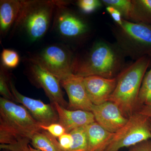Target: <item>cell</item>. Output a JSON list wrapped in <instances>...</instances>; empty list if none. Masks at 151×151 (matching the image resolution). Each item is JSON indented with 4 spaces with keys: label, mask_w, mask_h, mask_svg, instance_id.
<instances>
[{
    "label": "cell",
    "mask_w": 151,
    "mask_h": 151,
    "mask_svg": "<svg viewBox=\"0 0 151 151\" xmlns=\"http://www.w3.org/2000/svg\"><path fill=\"white\" fill-rule=\"evenodd\" d=\"M125 57L116 43L98 41L84 55L74 58L72 73L82 77L115 78L126 67Z\"/></svg>",
    "instance_id": "1"
},
{
    "label": "cell",
    "mask_w": 151,
    "mask_h": 151,
    "mask_svg": "<svg viewBox=\"0 0 151 151\" xmlns=\"http://www.w3.org/2000/svg\"><path fill=\"white\" fill-rule=\"evenodd\" d=\"M40 124L23 105L0 98V143L9 145L25 140L30 141L41 130Z\"/></svg>",
    "instance_id": "2"
},
{
    "label": "cell",
    "mask_w": 151,
    "mask_h": 151,
    "mask_svg": "<svg viewBox=\"0 0 151 151\" xmlns=\"http://www.w3.org/2000/svg\"><path fill=\"white\" fill-rule=\"evenodd\" d=\"M151 64L150 57H143L124 68L116 77V87L109 101L115 103L128 119L137 111L142 82Z\"/></svg>",
    "instance_id": "3"
},
{
    "label": "cell",
    "mask_w": 151,
    "mask_h": 151,
    "mask_svg": "<svg viewBox=\"0 0 151 151\" xmlns=\"http://www.w3.org/2000/svg\"><path fill=\"white\" fill-rule=\"evenodd\" d=\"M116 44L126 57L136 60L144 56L151 58V25L123 19L122 26L112 29Z\"/></svg>",
    "instance_id": "4"
},
{
    "label": "cell",
    "mask_w": 151,
    "mask_h": 151,
    "mask_svg": "<svg viewBox=\"0 0 151 151\" xmlns=\"http://www.w3.org/2000/svg\"><path fill=\"white\" fill-rule=\"evenodd\" d=\"M58 1H25L15 27L23 31L31 42L43 37L48 30Z\"/></svg>",
    "instance_id": "5"
},
{
    "label": "cell",
    "mask_w": 151,
    "mask_h": 151,
    "mask_svg": "<svg viewBox=\"0 0 151 151\" xmlns=\"http://www.w3.org/2000/svg\"><path fill=\"white\" fill-rule=\"evenodd\" d=\"M150 118L137 111L130 116L126 124L115 133L105 151H119L138 143L151 139Z\"/></svg>",
    "instance_id": "6"
},
{
    "label": "cell",
    "mask_w": 151,
    "mask_h": 151,
    "mask_svg": "<svg viewBox=\"0 0 151 151\" xmlns=\"http://www.w3.org/2000/svg\"><path fill=\"white\" fill-rule=\"evenodd\" d=\"M74 58L65 47L54 44L46 47L31 58L60 81L73 73Z\"/></svg>",
    "instance_id": "7"
},
{
    "label": "cell",
    "mask_w": 151,
    "mask_h": 151,
    "mask_svg": "<svg viewBox=\"0 0 151 151\" xmlns=\"http://www.w3.org/2000/svg\"><path fill=\"white\" fill-rule=\"evenodd\" d=\"M65 2L58 1L54 13V25L63 37L76 39L85 37L90 28L83 18L65 6Z\"/></svg>",
    "instance_id": "8"
},
{
    "label": "cell",
    "mask_w": 151,
    "mask_h": 151,
    "mask_svg": "<svg viewBox=\"0 0 151 151\" xmlns=\"http://www.w3.org/2000/svg\"><path fill=\"white\" fill-rule=\"evenodd\" d=\"M28 62L29 76L33 83L43 89L51 104L57 103L67 108L68 103L63 97L59 79L31 58H29Z\"/></svg>",
    "instance_id": "9"
},
{
    "label": "cell",
    "mask_w": 151,
    "mask_h": 151,
    "mask_svg": "<svg viewBox=\"0 0 151 151\" xmlns=\"http://www.w3.org/2000/svg\"><path fill=\"white\" fill-rule=\"evenodd\" d=\"M10 87L15 101L21 103L40 125L48 126L58 123V116L53 104H47L41 100L26 97L17 90L13 82L10 81Z\"/></svg>",
    "instance_id": "10"
},
{
    "label": "cell",
    "mask_w": 151,
    "mask_h": 151,
    "mask_svg": "<svg viewBox=\"0 0 151 151\" xmlns=\"http://www.w3.org/2000/svg\"><path fill=\"white\" fill-rule=\"evenodd\" d=\"M60 83L69 99L68 109L92 112L93 105L86 92L84 77L71 73L60 80Z\"/></svg>",
    "instance_id": "11"
},
{
    "label": "cell",
    "mask_w": 151,
    "mask_h": 151,
    "mask_svg": "<svg viewBox=\"0 0 151 151\" xmlns=\"http://www.w3.org/2000/svg\"><path fill=\"white\" fill-rule=\"evenodd\" d=\"M92 113L95 122L104 129L115 134L124 127L128 121L115 103L108 101L92 106Z\"/></svg>",
    "instance_id": "12"
},
{
    "label": "cell",
    "mask_w": 151,
    "mask_h": 151,
    "mask_svg": "<svg viewBox=\"0 0 151 151\" xmlns=\"http://www.w3.org/2000/svg\"><path fill=\"white\" fill-rule=\"evenodd\" d=\"M86 92L93 105H101L109 101L117 84V78H107L92 76L84 77Z\"/></svg>",
    "instance_id": "13"
},
{
    "label": "cell",
    "mask_w": 151,
    "mask_h": 151,
    "mask_svg": "<svg viewBox=\"0 0 151 151\" xmlns=\"http://www.w3.org/2000/svg\"><path fill=\"white\" fill-rule=\"evenodd\" d=\"M53 104L58 116V123L65 128L66 133L85 127L95 122L92 112L82 110H70L57 103Z\"/></svg>",
    "instance_id": "14"
},
{
    "label": "cell",
    "mask_w": 151,
    "mask_h": 151,
    "mask_svg": "<svg viewBox=\"0 0 151 151\" xmlns=\"http://www.w3.org/2000/svg\"><path fill=\"white\" fill-rule=\"evenodd\" d=\"M24 1L23 0L0 1V30L2 35H5L15 24Z\"/></svg>",
    "instance_id": "15"
},
{
    "label": "cell",
    "mask_w": 151,
    "mask_h": 151,
    "mask_svg": "<svg viewBox=\"0 0 151 151\" xmlns=\"http://www.w3.org/2000/svg\"><path fill=\"white\" fill-rule=\"evenodd\" d=\"M88 148L87 151H105L114 134L104 129L96 122L86 127Z\"/></svg>",
    "instance_id": "16"
},
{
    "label": "cell",
    "mask_w": 151,
    "mask_h": 151,
    "mask_svg": "<svg viewBox=\"0 0 151 151\" xmlns=\"http://www.w3.org/2000/svg\"><path fill=\"white\" fill-rule=\"evenodd\" d=\"M30 143L35 148L41 151H64L56 138L43 130L33 135Z\"/></svg>",
    "instance_id": "17"
},
{
    "label": "cell",
    "mask_w": 151,
    "mask_h": 151,
    "mask_svg": "<svg viewBox=\"0 0 151 151\" xmlns=\"http://www.w3.org/2000/svg\"><path fill=\"white\" fill-rule=\"evenodd\" d=\"M130 21L151 25V0H132Z\"/></svg>",
    "instance_id": "18"
},
{
    "label": "cell",
    "mask_w": 151,
    "mask_h": 151,
    "mask_svg": "<svg viewBox=\"0 0 151 151\" xmlns=\"http://www.w3.org/2000/svg\"><path fill=\"white\" fill-rule=\"evenodd\" d=\"M143 105L151 106V68L143 78L138 100V109Z\"/></svg>",
    "instance_id": "19"
},
{
    "label": "cell",
    "mask_w": 151,
    "mask_h": 151,
    "mask_svg": "<svg viewBox=\"0 0 151 151\" xmlns=\"http://www.w3.org/2000/svg\"><path fill=\"white\" fill-rule=\"evenodd\" d=\"M69 133L72 135L73 142L68 151H87L88 139L86 127L76 129Z\"/></svg>",
    "instance_id": "20"
},
{
    "label": "cell",
    "mask_w": 151,
    "mask_h": 151,
    "mask_svg": "<svg viewBox=\"0 0 151 151\" xmlns=\"http://www.w3.org/2000/svg\"><path fill=\"white\" fill-rule=\"evenodd\" d=\"M103 5L112 6L118 10L124 19L130 21L132 8V0H102Z\"/></svg>",
    "instance_id": "21"
},
{
    "label": "cell",
    "mask_w": 151,
    "mask_h": 151,
    "mask_svg": "<svg viewBox=\"0 0 151 151\" xmlns=\"http://www.w3.org/2000/svg\"><path fill=\"white\" fill-rule=\"evenodd\" d=\"M10 78L5 68L1 65L0 72V93L2 97L11 101H15L10 87Z\"/></svg>",
    "instance_id": "22"
},
{
    "label": "cell",
    "mask_w": 151,
    "mask_h": 151,
    "mask_svg": "<svg viewBox=\"0 0 151 151\" xmlns=\"http://www.w3.org/2000/svg\"><path fill=\"white\" fill-rule=\"evenodd\" d=\"M1 59L3 66L8 68L17 67L20 61L18 53L15 50L9 49L3 50L1 54Z\"/></svg>",
    "instance_id": "23"
},
{
    "label": "cell",
    "mask_w": 151,
    "mask_h": 151,
    "mask_svg": "<svg viewBox=\"0 0 151 151\" xmlns=\"http://www.w3.org/2000/svg\"><path fill=\"white\" fill-rule=\"evenodd\" d=\"M30 140H25L12 145H0L3 150L10 151H41L29 145Z\"/></svg>",
    "instance_id": "24"
},
{
    "label": "cell",
    "mask_w": 151,
    "mask_h": 151,
    "mask_svg": "<svg viewBox=\"0 0 151 151\" xmlns=\"http://www.w3.org/2000/svg\"><path fill=\"white\" fill-rule=\"evenodd\" d=\"M76 3L79 9L85 14L92 13L103 4L99 0H79Z\"/></svg>",
    "instance_id": "25"
},
{
    "label": "cell",
    "mask_w": 151,
    "mask_h": 151,
    "mask_svg": "<svg viewBox=\"0 0 151 151\" xmlns=\"http://www.w3.org/2000/svg\"><path fill=\"white\" fill-rule=\"evenodd\" d=\"M42 130L46 131L55 138L60 137L66 133V130L61 124L58 123H53L48 126L40 125Z\"/></svg>",
    "instance_id": "26"
},
{
    "label": "cell",
    "mask_w": 151,
    "mask_h": 151,
    "mask_svg": "<svg viewBox=\"0 0 151 151\" xmlns=\"http://www.w3.org/2000/svg\"><path fill=\"white\" fill-rule=\"evenodd\" d=\"M58 139L60 147L64 151H68L73 145V139L70 133H65L61 135Z\"/></svg>",
    "instance_id": "27"
},
{
    "label": "cell",
    "mask_w": 151,
    "mask_h": 151,
    "mask_svg": "<svg viewBox=\"0 0 151 151\" xmlns=\"http://www.w3.org/2000/svg\"><path fill=\"white\" fill-rule=\"evenodd\" d=\"M127 151H151V139L143 141L132 146Z\"/></svg>",
    "instance_id": "28"
},
{
    "label": "cell",
    "mask_w": 151,
    "mask_h": 151,
    "mask_svg": "<svg viewBox=\"0 0 151 151\" xmlns=\"http://www.w3.org/2000/svg\"><path fill=\"white\" fill-rule=\"evenodd\" d=\"M106 9L116 23V24L119 26H122L123 19L120 12L112 6L106 7Z\"/></svg>",
    "instance_id": "29"
},
{
    "label": "cell",
    "mask_w": 151,
    "mask_h": 151,
    "mask_svg": "<svg viewBox=\"0 0 151 151\" xmlns=\"http://www.w3.org/2000/svg\"><path fill=\"white\" fill-rule=\"evenodd\" d=\"M139 111L151 119V106L143 105L139 109Z\"/></svg>",
    "instance_id": "30"
},
{
    "label": "cell",
    "mask_w": 151,
    "mask_h": 151,
    "mask_svg": "<svg viewBox=\"0 0 151 151\" xmlns=\"http://www.w3.org/2000/svg\"><path fill=\"white\" fill-rule=\"evenodd\" d=\"M150 129L151 130V118H150Z\"/></svg>",
    "instance_id": "31"
},
{
    "label": "cell",
    "mask_w": 151,
    "mask_h": 151,
    "mask_svg": "<svg viewBox=\"0 0 151 151\" xmlns=\"http://www.w3.org/2000/svg\"><path fill=\"white\" fill-rule=\"evenodd\" d=\"M4 151H10L9 150H4Z\"/></svg>",
    "instance_id": "32"
},
{
    "label": "cell",
    "mask_w": 151,
    "mask_h": 151,
    "mask_svg": "<svg viewBox=\"0 0 151 151\" xmlns=\"http://www.w3.org/2000/svg\"></svg>",
    "instance_id": "33"
}]
</instances>
